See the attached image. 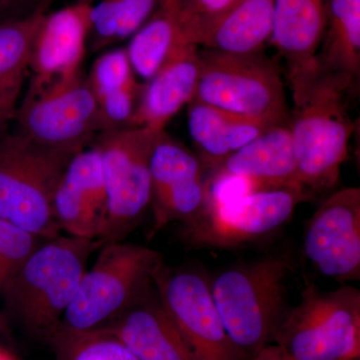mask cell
Instances as JSON below:
<instances>
[{
    "label": "cell",
    "instance_id": "5",
    "mask_svg": "<svg viewBox=\"0 0 360 360\" xmlns=\"http://www.w3.org/2000/svg\"><path fill=\"white\" fill-rule=\"evenodd\" d=\"M163 265L162 255L146 246L124 240L104 243L82 276L59 328H105L155 288Z\"/></svg>",
    "mask_w": 360,
    "mask_h": 360
},
{
    "label": "cell",
    "instance_id": "21",
    "mask_svg": "<svg viewBox=\"0 0 360 360\" xmlns=\"http://www.w3.org/2000/svg\"><path fill=\"white\" fill-rule=\"evenodd\" d=\"M47 8L20 18L0 21V131L9 129L20 103L35 33Z\"/></svg>",
    "mask_w": 360,
    "mask_h": 360
},
{
    "label": "cell",
    "instance_id": "13",
    "mask_svg": "<svg viewBox=\"0 0 360 360\" xmlns=\"http://www.w3.org/2000/svg\"><path fill=\"white\" fill-rule=\"evenodd\" d=\"M303 253L321 276L340 283L360 279V188L330 194L305 227Z\"/></svg>",
    "mask_w": 360,
    "mask_h": 360
},
{
    "label": "cell",
    "instance_id": "33",
    "mask_svg": "<svg viewBox=\"0 0 360 360\" xmlns=\"http://www.w3.org/2000/svg\"><path fill=\"white\" fill-rule=\"evenodd\" d=\"M0 360H18L6 348L0 347Z\"/></svg>",
    "mask_w": 360,
    "mask_h": 360
},
{
    "label": "cell",
    "instance_id": "27",
    "mask_svg": "<svg viewBox=\"0 0 360 360\" xmlns=\"http://www.w3.org/2000/svg\"><path fill=\"white\" fill-rule=\"evenodd\" d=\"M47 345L56 360H139L122 341L104 329L58 328Z\"/></svg>",
    "mask_w": 360,
    "mask_h": 360
},
{
    "label": "cell",
    "instance_id": "15",
    "mask_svg": "<svg viewBox=\"0 0 360 360\" xmlns=\"http://www.w3.org/2000/svg\"><path fill=\"white\" fill-rule=\"evenodd\" d=\"M108 196L103 161L96 146L72 156L53 198V212L68 236L99 240L105 224Z\"/></svg>",
    "mask_w": 360,
    "mask_h": 360
},
{
    "label": "cell",
    "instance_id": "12",
    "mask_svg": "<svg viewBox=\"0 0 360 360\" xmlns=\"http://www.w3.org/2000/svg\"><path fill=\"white\" fill-rule=\"evenodd\" d=\"M153 231L198 219L210 205L205 163L165 130L158 132L150 155Z\"/></svg>",
    "mask_w": 360,
    "mask_h": 360
},
{
    "label": "cell",
    "instance_id": "6",
    "mask_svg": "<svg viewBox=\"0 0 360 360\" xmlns=\"http://www.w3.org/2000/svg\"><path fill=\"white\" fill-rule=\"evenodd\" d=\"M195 101L270 125L290 124V113L278 66L264 52L200 51Z\"/></svg>",
    "mask_w": 360,
    "mask_h": 360
},
{
    "label": "cell",
    "instance_id": "34",
    "mask_svg": "<svg viewBox=\"0 0 360 360\" xmlns=\"http://www.w3.org/2000/svg\"><path fill=\"white\" fill-rule=\"evenodd\" d=\"M8 328V323H7L6 317L4 314L0 311V335H4Z\"/></svg>",
    "mask_w": 360,
    "mask_h": 360
},
{
    "label": "cell",
    "instance_id": "9",
    "mask_svg": "<svg viewBox=\"0 0 360 360\" xmlns=\"http://www.w3.org/2000/svg\"><path fill=\"white\" fill-rule=\"evenodd\" d=\"M16 131L46 148L75 153L89 148L106 131L89 77L80 72L21 99Z\"/></svg>",
    "mask_w": 360,
    "mask_h": 360
},
{
    "label": "cell",
    "instance_id": "7",
    "mask_svg": "<svg viewBox=\"0 0 360 360\" xmlns=\"http://www.w3.org/2000/svg\"><path fill=\"white\" fill-rule=\"evenodd\" d=\"M292 360H359L360 290L309 285L290 307L274 343Z\"/></svg>",
    "mask_w": 360,
    "mask_h": 360
},
{
    "label": "cell",
    "instance_id": "30",
    "mask_svg": "<svg viewBox=\"0 0 360 360\" xmlns=\"http://www.w3.org/2000/svg\"><path fill=\"white\" fill-rule=\"evenodd\" d=\"M51 0H0V21L28 18L44 8Z\"/></svg>",
    "mask_w": 360,
    "mask_h": 360
},
{
    "label": "cell",
    "instance_id": "20",
    "mask_svg": "<svg viewBox=\"0 0 360 360\" xmlns=\"http://www.w3.org/2000/svg\"><path fill=\"white\" fill-rule=\"evenodd\" d=\"M187 105L189 134L200 149V160L212 169H217L227 158L265 130L277 127L234 115L195 99Z\"/></svg>",
    "mask_w": 360,
    "mask_h": 360
},
{
    "label": "cell",
    "instance_id": "23",
    "mask_svg": "<svg viewBox=\"0 0 360 360\" xmlns=\"http://www.w3.org/2000/svg\"><path fill=\"white\" fill-rule=\"evenodd\" d=\"M274 0H243L198 39L203 46L224 53L264 52L274 30Z\"/></svg>",
    "mask_w": 360,
    "mask_h": 360
},
{
    "label": "cell",
    "instance_id": "25",
    "mask_svg": "<svg viewBox=\"0 0 360 360\" xmlns=\"http://www.w3.org/2000/svg\"><path fill=\"white\" fill-rule=\"evenodd\" d=\"M180 44L186 42L174 18L158 8L148 22L132 35L125 51L134 75L148 82Z\"/></svg>",
    "mask_w": 360,
    "mask_h": 360
},
{
    "label": "cell",
    "instance_id": "18",
    "mask_svg": "<svg viewBox=\"0 0 360 360\" xmlns=\"http://www.w3.org/2000/svg\"><path fill=\"white\" fill-rule=\"evenodd\" d=\"M214 175L245 180L253 191L300 184L288 125L265 130L214 169Z\"/></svg>",
    "mask_w": 360,
    "mask_h": 360
},
{
    "label": "cell",
    "instance_id": "29",
    "mask_svg": "<svg viewBox=\"0 0 360 360\" xmlns=\"http://www.w3.org/2000/svg\"><path fill=\"white\" fill-rule=\"evenodd\" d=\"M44 240L0 219V295L16 270Z\"/></svg>",
    "mask_w": 360,
    "mask_h": 360
},
{
    "label": "cell",
    "instance_id": "17",
    "mask_svg": "<svg viewBox=\"0 0 360 360\" xmlns=\"http://www.w3.org/2000/svg\"><path fill=\"white\" fill-rule=\"evenodd\" d=\"M99 329L115 335L139 360H195L155 285L115 321Z\"/></svg>",
    "mask_w": 360,
    "mask_h": 360
},
{
    "label": "cell",
    "instance_id": "1",
    "mask_svg": "<svg viewBox=\"0 0 360 360\" xmlns=\"http://www.w3.org/2000/svg\"><path fill=\"white\" fill-rule=\"evenodd\" d=\"M292 115L290 127L297 167V180L309 195L333 188L347 158L354 124L350 96L357 85L349 78L311 68L290 78Z\"/></svg>",
    "mask_w": 360,
    "mask_h": 360
},
{
    "label": "cell",
    "instance_id": "8",
    "mask_svg": "<svg viewBox=\"0 0 360 360\" xmlns=\"http://www.w3.org/2000/svg\"><path fill=\"white\" fill-rule=\"evenodd\" d=\"M158 132L142 127L106 130L92 144L101 153L108 196L103 245L124 240L150 206V155Z\"/></svg>",
    "mask_w": 360,
    "mask_h": 360
},
{
    "label": "cell",
    "instance_id": "35",
    "mask_svg": "<svg viewBox=\"0 0 360 360\" xmlns=\"http://www.w3.org/2000/svg\"><path fill=\"white\" fill-rule=\"evenodd\" d=\"M89 1H90V0H82V2H87V4H89Z\"/></svg>",
    "mask_w": 360,
    "mask_h": 360
},
{
    "label": "cell",
    "instance_id": "28",
    "mask_svg": "<svg viewBox=\"0 0 360 360\" xmlns=\"http://www.w3.org/2000/svg\"><path fill=\"white\" fill-rule=\"evenodd\" d=\"M243 0H179L170 13L186 44L196 45L198 39Z\"/></svg>",
    "mask_w": 360,
    "mask_h": 360
},
{
    "label": "cell",
    "instance_id": "3",
    "mask_svg": "<svg viewBox=\"0 0 360 360\" xmlns=\"http://www.w3.org/2000/svg\"><path fill=\"white\" fill-rule=\"evenodd\" d=\"M295 264L288 255H269L231 265L210 279L227 335L252 360L274 343L288 307V281Z\"/></svg>",
    "mask_w": 360,
    "mask_h": 360
},
{
    "label": "cell",
    "instance_id": "26",
    "mask_svg": "<svg viewBox=\"0 0 360 360\" xmlns=\"http://www.w3.org/2000/svg\"><path fill=\"white\" fill-rule=\"evenodd\" d=\"M158 8V0H101L90 13L92 49L98 51L132 37Z\"/></svg>",
    "mask_w": 360,
    "mask_h": 360
},
{
    "label": "cell",
    "instance_id": "11",
    "mask_svg": "<svg viewBox=\"0 0 360 360\" xmlns=\"http://www.w3.org/2000/svg\"><path fill=\"white\" fill-rule=\"evenodd\" d=\"M155 285L194 359L248 360L227 335L203 272L165 264Z\"/></svg>",
    "mask_w": 360,
    "mask_h": 360
},
{
    "label": "cell",
    "instance_id": "31",
    "mask_svg": "<svg viewBox=\"0 0 360 360\" xmlns=\"http://www.w3.org/2000/svg\"><path fill=\"white\" fill-rule=\"evenodd\" d=\"M252 360H292L290 359L281 347L276 345H270L253 357Z\"/></svg>",
    "mask_w": 360,
    "mask_h": 360
},
{
    "label": "cell",
    "instance_id": "24",
    "mask_svg": "<svg viewBox=\"0 0 360 360\" xmlns=\"http://www.w3.org/2000/svg\"><path fill=\"white\" fill-rule=\"evenodd\" d=\"M314 60L322 70L345 75L359 86L360 0H330L326 32Z\"/></svg>",
    "mask_w": 360,
    "mask_h": 360
},
{
    "label": "cell",
    "instance_id": "32",
    "mask_svg": "<svg viewBox=\"0 0 360 360\" xmlns=\"http://www.w3.org/2000/svg\"><path fill=\"white\" fill-rule=\"evenodd\" d=\"M158 9L165 11V13H170L176 7L179 0H158Z\"/></svg>",
    "mask_w": 360,
    "mask_h": 360
},
{
    "label": "cell",
    "instance_id": "10",
    "mask_svg": "<svg viewBox=\"0 0 360 360\" xmlns=\"http://www.w3.org/2000/svg\"><path fill=\"white\" fill-rule=\"evenodd\" d=\"M309 198L300 184L262 189L213 202L191 224L181 226V236L196 248L231 250L267 238L278 231Z\"/></svg>",
    "mask_w": 360,
    "mask_h": 360
},
{
    "label": "cell",
    "instance_id": "22",
    "mask_svg": "<svg viewBox=\"0 0 360 360\" xmlns=\"http://www.w3.org/2000/svg\"><path fill=\"white\" fill-rule=\"evenodd\" d=\"M87 77L106 130L132 127L144 84L137 82L127 51L115 49L99 56Z\"/></svg>",
    "mask_w": 360,
    "mask_h": 360
},
{
    "label": "cell",
    "instance_id": "14",
    "mask_svg": "<svg viewBox=\"0 0 360 360\" xmlns=\"http://www.w3.org/2000/svg\"><path fill=\"white\" fill-rule=\"evenodd\" d=\"M91 6L79 2L45 13L33 39L30 84L25 94H35L82 71L89 37Z\"/></svg>",
    "mask_w": 360,
    "mask_h": 360
},
{
    "label": "cell",
    "instance_id": "19",
    "mask_svg": "<svg viewBox=\"0 0 360 360\" xmlns=\"http://www.w3.org/2000/svg\"><path fill=\"white\" fill-rule=\"evenodd\" d=\"M330 0H274L271 42L288 66V79L311 68L321 46Z\"/></svg>",
    "mask_w": 360,
    "mask_h": 360
},
{
    "label": "cell",
    "instance_id": "4",
    "mask_svg": "<svg viewBox=\"0 0 360 360\" xmlns=\"http://www.w3.org/2000/svg\"><path fill=\"white\" fill-rule=\"evenodd\" d=\"M73 155L41 146L16 130H1L0 219L39 238L60 236L54 193Z\"/></svg>",
    "mask_w": 360,
    "mask_h": 360
},
{
    "label": "cell",
    "instance_id": "16",
    "mask_svg": "<svg viewBox=\"0 0 360 360\" xmlns=\"http://www.w3.org/2000/svg\"><path fill=\"white\" fill-rule=\"evenodd\" d=\"M200 73L198 47L177 45L155 77L144 84L132 127L165 130L172 118L193 101Z\"/></svg>",
    "mask_w": 360,
    "mask_h": 360
},
{
    "label": "cell",
    "instance_id": "2",
    "mask_svg": "<svg viewBox=\"0 0 360 360\" xmlns=\"http://www.w3.org/2000/svg\"><path fill=\"white\" fill-rule=\"evenodd\" d=\"M101 245L96 239L61 234L44 240L1 291L7 323L47 345L77 295L90 257Z\"/></svg>",
    "mask_w": 360,
    "mask_h": 360
}]
</instances>
